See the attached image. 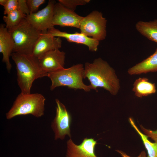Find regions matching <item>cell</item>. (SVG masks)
Masks as SVG:
<instances>
[{"instance_id": "6da1fadb", "label": "cell", "mask_w": 157, "mask_h": 157, "mask_svg": "<svg viewBox=\"0 0 157 157\" xmlns=\"http://www.w3.org/2000/svg\"><path fill=\"white\" fill-rule=\"evenodd\" d=\"M83 78H87L91 89L97 91L98 88H103L115 95L120 88L114 70L100 58L95 59L92 63H85Z\"/></svg>"}, {"instance_id": "7a4b0ae2", "label": "cell", "mask_w": 157, "mask_h": 157, "mask_svg": "<svg viewBox=\"0 0 157 157\" xmlns=\"http://www.w3.org/2000/svg\"><path fill=\"white\" fill-rule=\"evenodd\" d=\"M11 56L16 65L17 82L21 92L31 93L34 81L38 78L47 76L48 74L41 68L39 59L32 55L13 52Z\"/></svg>"}, {"instance_id": "3957f363", "label": "cell", "mask_w": 157, "mask_h": 157, "mask_svg": "<svg viewBox=\"0 0 157 157\" xmlns=\"http://www.w3.org/2000/svg\"><path fill=\"white\" fill-rule=\"evenodd\" d=\"M45 100L41 94L21 92L6 113V118L10 119L16 116L29 114L37 118L41 117L44 114Z\"/></svg>"}, {"instance_id": "277c9868", "label": "cell", "mask_w": 157, "mask_h": 157, "mask_svg": "<svg viewBox=\"0 0 157 157\" xmlns=\"http://www.w3.org/2000/svg\"><path fill=\"white\" fill-rule=\"evenodd\" d=\"M84 70L83 65L80 63L48 74L47 77L51 82L50 90H52L56 87L65 86L75 89H82L87 92L90 91L92 89L90 85H86L83 82Z\"/></svg>"}, {"instance_id": "5b68a950", "label": "cell", "mask_w": 157, "mask_h": 157, "mask_svg": "<svg viewBox=\"0 0 157 157\" xmlns=\"http://www.w3.org/2000/svg\"><path fill=\"white\" fill-rule=\"evenodd\" d=\"M8 31L14 43L13 52L32 55L34 45L42 32L30 24L26 18Z\"/></svg>"}, {"instance_id": "8992f818", "label": "cell", "mask_w": 157, "mask_h": 157, "mask_svg": "<svg viewBox=\"0 0 157 157\" xmlns=\"http://www.w3.org/2000/svg\"><path fill=\"white\" fill-rule=\"evenodd\" d=\"M107 23L106 19L101 12L94 10L83 17L79 29L81 33L99 42L106 36Z\"/></svg>"}, {"instance_id": "52a82bcc", "label": "cell", "mask_w": 157, "mask_h": 157, "mask_svg": "<svg viewBox=\"0 0 157 157\" xmlns=\"http://www.w3.org/2000/svg\"><path fill=\"white\" fill-rule=\"evenodd\" d=\"M56 115L51 124V127L54 133V139L63 140L66 135L71 138V116L65 106L58 99H56Z\"/></svg>"}, {"instance_id": "ba28073f", "label": "cell", "mask_w": 157, "mask_h": 157, "mask_svg": "<svg viewBox=\"0 0 157 157\" xmlns=\"http://www.w3.org/2000/svg\"><path fill=\"white\" fill-rule=\"evenodd\" d=\"M56 3L55 1L49 0L44 8L27 15L26 20L37 30L41 32L47 31L49 28L54 27L52 22Z\"/></svg>"}, {"instance_id": "9c48e42d", "label": "cell", "mask_w": 157, "mask_h": 157, "mask_svg": "<svg viewBox=\"0 0 157 157\" xmlns=\"http://www.w3.org/2000/svg\"><path fill=\"white\" fill-rule=\"evenodd\" d=\"M83 17L58 2L55 5L52 24L53 26L58 25L62 27H73L79 29Z\"/></svg>"}, {"instance_id": "30bf717a", "label": "cell", "mask_w": 157, "mask_h": 157, "mask_svg": "<svg viewBox=\"0 0 157 157\" xmlns=\"http://www.w3.org/2000/svg\"><path fill=\"white\" fill-rule=\"evenodd\" d=\"M97 141L93 138H84L78 145L70 138L67 142L66 157H98L95 152Z\"/></svg>"}, {"instance_id": "8fae6325", "label": "cell", "mask_w": 157, "mask_h": 157, "mask_svg": "<svg viewBox=\"0 0 157 157\" xmlns=\"http://www.w3.org/2000/svg\"><path fill=\"white\" fill-rule=\"evenodd\" d=\"M47 33L54 37L64 38L70 42L85 45L91 51H97L99 44V41L88 37L81 33H69L61 31L54 27L48 29Z\"/></svg>"}, {"instance_id": "7c38bea8", "label": "cell", "mask_w": 157, "mask_h": 157, "mask_svg": "<svg viewBox=\"0 0 157 157\" xmlns=\"http://www.w3.org/2000/svg\"><path fill=\"white\" fill-rule=\"evenodd\" d=\"M59 49L50 51L39 59L41 68L44 72L48 74L64 68L65 53Z\"/></svg>"}, {"instance_id": "4fadbf2b", "label": "cell", "mask_w": 157, "mask_h": 157, "mask_svg": "<svg viewBox=\"0 0 157 157\" xmlns=\"http://www.w3.org/2000/svg\"><path fill=\"white\" fill-rule=\"evenodd\" d=\"M47 31L42 32L33 49L32 55L38 59L47 52L61 47L60 38L53 37Z\"/></svg>"}, {"instance_id": "5bb4252c", "label": "cell", "mask_w": 157, "mask_h": 157, "mask_svg": "<svg viewBox=\"0 0 157 157\" xmlns=\"http://www.w3.org/2000/svg\"><path fill=\"white\" fill-rule=\"evenodd\" d=\"M14 43L12 37L5 25L0 26V52L3 55L2 62L4 63L8 72H10L12 65L9 58L13 52Z\"/></svg>"}, {"instance_id": "9a60e30c", "label": "cell", "mask_w": 157, "mask_h": 157, "mask_svg": "<svg viewBox=\"0 0 157 157\" xmlns=\"http://www.w3.org/2000/svg\"><path fill=\"white\" fill-rule=\"evenodd\" d=\"M157 71V47L154 52L141 62L130 68L128 71L131 75L140 74Z\"/></svg>"}, {"instance_id": "2e32d148", "label": "cell", "mask_w": 157, "mask_h": 157, "mask_svg": "<svg viewBox=\"0 0 157 157\" xmlns=\"http://www.w3.org/2000/svg\"><path fill=\"white\" fill-rule=\"evenodd\" d=\"M132 91L136 97L141 98L155 93L156 89L155 84L149 82L147 78L140 77L134 83Z\"/></svg>"}, {"instance_id": "e0dca14e", "label": "cell", "mask_w": 157, "mask_h": 157, "mask_svg": "<svg viewBox=\"0 0 157 157\" xmlns=\"http://www.w3.org/2000/svg\"><path fill=\"white\" fill-rule=\"evenodd\" d=\"M135 27L142 35L157 43V19L149 22L139 21Z\"/></svg>"}, {"instance_id": "ac0fdd59", "label": "cell", "mask_w": 157, "mask_h": 157, "mask_svg": "<svg viewBox=\"0 0 157 157\" xmlns=\"http://www.w3.org/2000/svg\"><path fill=\"white\" fill-rule=\"evenodd\" d=\"M129 120L131 125L141 138L147 151V157H157V142H151L148 136L139 129L132 118L129 117Z\"/></svg>"}, {"instance_id": "d6986e66", "label": "cell", "mask_w": 157, "mask_h": 157, "mask_svg": "<svg viewBox=\"0 0 157 157\" xmlns=\"http://www.w3.org/2000/svg\"><path fill=\"white\" fill-rule=\"evenodd\" d=\"M3 8L4 14L6 15L16 10L20 11L26 15L30 14L26 0H7Z\"/></svg>"}, {"instance_id": "ffe728a7", "label": "cell", "mask_w": 157, "mask_h": 157, "mask_svg": "<svg viewBox=\"0 0 157 157\" xmlns=\"http://www.w3.org/2000/svg\"><path fill=\"white\" fill-rule=\"evenodd\" d=\"M26 15L21 11L16 10L12 11L3 17L6 26L8 30L17 26L22 20L26 17Z\"/></svg>"}, {"instance_id": "44dd1931", "label": "cell", "mask_w": 157, "mask_h": 157, "mask_svg": "<svg viewBox=\"0 0 157 157\" xmlns=\"http://www.w3.org/2000/svg\"><path fill=\"white\" fill-rule=\"evenodd\" d=\"M58 2L65 7L74 11L77 6L89 3L90 0H58Z\"/></svg>"}, {"instance_id": "7402d4cb", "label": "cell", "mask_w": 157, "mask_h": 157, "mask_svg": "<svg viewBox=\"0 0 157 157\" xmlns=\"http://www.w3.org/2000/svg\"><path fill=\"white\" fill-rule=\"evenodd\" d=\"M45 1V0H26L30 13L38 12L39 7Z\"/></svg>"}, {"instance_id": "603a6c76", "label": "cell", "mask_w": 157, "mask_h": 157, "mask_svg": "<svg viewBox=\"0 0 157 157\" xmlns=\"http://www.w3.org/2000/svg\"><path fill=\"white\" fill-rule=\"evenodd\" d=\"M140 128L143 133L154 142H157V129L152 130L147 129L144 127L142 125H140Z\"/></svg>"}, {"instance_id": "cb8c5ba5", "label": "cell", "mask_w": 157, "mask_h": 157, "mask_svg": "<svg viewBox=\"0 0 157 157\" xmlns=\"http://www.w3.org/2000/svg\"><path fill=\"white\" fill-rule=\"evenodd\" d=\"M116 151L119 153L122 157H132L127 155L124 151L119 150H116ZM136 157H147L146 155V154L144 151H142L139 155Z\"/></svg>"}, {"instance_id": "d4e9b609", "label": "cell", "mask_w": 157, "mask_h": 157, "mask_svg": "<svg viewBox=\"0 0 157 157\" xmlns=\"http://www.w3.org/2000/svg\"><path fill=\"white\" fill-rule=\"evenodd\" d=\"M7 1V0H0V4L1 5L4 7L6 5Z\"/></svg>"}]
</instances>
